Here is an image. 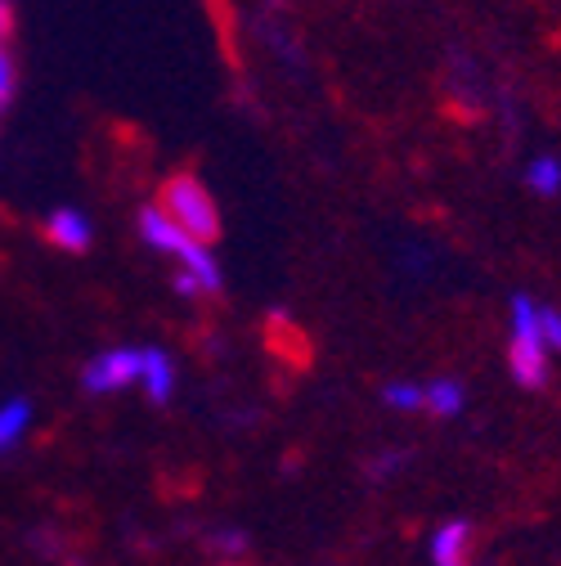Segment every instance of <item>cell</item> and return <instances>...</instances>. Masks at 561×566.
Returning <instances> with one entry per match:
<instances>
[{
	"mask_svg": "<svg viewBox=\"0 0 561 566\" xmlns=\"http://www.w3.org/2000/svg\"><path fill=\"white\" fill-rule=\"evenodd\" d=\"M139 239H145L158 256L176 261V293L180 297H212L225 289V270H221L216 252L198 239H189L158 202L139 207Z\"/></svg>",
	"mask_w": 561,
	"mask_h": 566,
	"instance_id": "6da1fadb",
	"label": "cell"
},
{
	"mask_svg": "<svg viewBox=\"0 0 561 566\" xmlns=\"http://www.w3.org/2000/svg\"><path fill=\"white\" fill-rule=\"evenodd\" d=\"M508 369H512V382H517V387H526V391L548 387V374H552V356H548L543 333H539V306H534L526 293H517V297H512Z\"/></svg>",
	"mask_w": 561,
	"mask_h": 566,
	"instance_id": "7a4b0ae2",
	"label": "cell"
},
{
	"mask_svg": "<svg viewBox=\"0 0 561 566\" xmlns=\"http://www.w3.org/2000/svg\"><path fill=\"white\" fill-rule=\"evenodd\" d=\"M158 207L167 211V217H171L189 239H198V243H207V248L221 239V207H216L212 189H207L198 176H171V180L162 185Z\"/></svg>",
	"mask_w": 561,
	"mask_h": 566,
	"instance_id": "3957f363",
	"label": "cell"
},
{
	"mask_svg": "<svg viewBox=\"0 0 561 566\" xmlns=\"http://www.w3.org/2000/svg\"><path fill=\"white\" fill-rule=\"evenodd\" d=\"M139 360H145V346H108V350H99V356L86 360L82 387L91 396H113L121 387H135L139 382Z\"/></svg>",
	"mask_w": 561,
	"mask_h": 566,
	"instance_id": "277c9868",
	"label": "cell"
},
{
	"mask_svg": "<svg viewBox=\"0 0 561 566\" xmlns=\"http://www.w3.org/2000/svg\"><path fill=\"white\" fill-rule=\"evenodd\" d=\"M45 239L59 252H86L95 243V226H91L86 211H77V207H54L45 217Z\"/></svg>",
	"mask_w": 561,
	"mask_h": 566,
	"instance_id": "5b68a950",
	"label": "cell"
},
{
	"mask_svg": "<svg viewBox=\"0 0 561 566\" xmlns=\"http://www.w3.org/2000/svg\"><path fill=\"white\" fill-rule=\"evenodd\" d=\"M139 387L154 405H167L176 391V360L158 346H145V360H139Z\"/></svg>",
	"mask_w": 561,
	"mask_h": 566,
	"instance_id": "8992f818",
	"label": "cell"
},
{
	"mask_svg": "<svg viewBox=\"0 0 561 566\" xmlns=\"http://www.w3.org/2000/svg\"><path fill=\"white\" fill-rule=\"evenodd\" d=\"M423 409L432 418H458L467 409V387L458 378H432L423 382Z\"/></svg>",
	"mask_w": 561,
	"mask_h": 566,
	"instance_id": "52a82bcc",
	"label": "cell"
},
{
	"mask_svg": "<svg viewBox=\"0 0 561 566\" xmlns=\"http://www.w3.org/2000/svg\"><path fill=\"white\" fill-rule=\"evenodd\" d=\"M467 544H472V526L467 522H445L432 535V566H472Z\"/></svg>",
	"mask_w": 561,
	"mask_h": 566,
	"instance_id": "ba28073f",
	"label": "cell"
},
{
	"mask_svg": "<svg viewBox=\"0 0 561 566\" xmlns=\"http://www.w3.org/2000/svg\"><path fill=\"white\" fill-rule=\"evenodd\" d=\"M28 428H32V405L23 396L0 405V454H14L28 437Z\"/></svg>",
	"mask_w": 561,
	"mask_h": 566,
	"instance_id": "9c48e42d",
	"label": "cell"
},
{
	"mask_svg": "<svg viewBox=\"0 0 561 566\" xmlns=\"http://www.w3.org/2000/svg\"><path fill=\"white\" fill-rule=\"evenodd\" d=\"M526 189L539 198H557L561 193V158H552V154L530 158L526 163Z\"/></svg>",
	"mask_w": 561,
	"mask_h": 566,
	"instance_id": "30bf717a",
	"label": "cell"
},
{
	"mask_svg": "<svg viewBox=\"0 0 561 566\" xmlns=\"http://www.w3.org/2000/svg\"><path fill=\"white\" fill-rule=\"evenodd\" d=\"M382 405L387 409H400V413H413L423 409V382H409V378H391L382 387Z\"/></svg>",
	"mask_w": 561,
	"mask_h": 566,
	"instance_id": "8fae6325",
	"label": "cell"
},
{
	"mask_svg": "<svg viewBox=\"0 0 561 566\" xmlns=\"http://www.w3.org/2000/svg\"><path fill=\"white\" fill-rule=\"evenodd\" d=\"M539 333H543L548 356H561V311L557 306H539Z\"/></svg>",
	"mask_w": 561,
	"mask_h": 566,
	"instance_id": "7c38bea8",
	"label": "cell"
},
{
	"mask_svg": "<svg viewBox=\"0 0 561 566\" xmlns=\"http://www.w3.org/2000/svg\"><path fill=\"white\" fill-rule=\"evenodd\" d=\"M14 86H19V77H14V59H10V50H0V113L14 104Z\"/></svg>",
	"mask_w": 561,
	"mask_h": 566,
	"instance_id": "4fadbf2b",
	"label": "cell"
},
{
	"mask_svg": "<svg viewBox=\"0 0 561 566\" xmlns=\"http://www.w3.org/2000/svg\"><path fill=\"white\" fill-rule=\"evenodd\" d=\"M212 539H216V548H225V553H239V548L247 544L243 531H212Z\"/></svg>",
	"mask_w": 561,
	"mask_h": 566,
	"instance_id": "5bb4252c",
	"label": "cell"
},
{
	"mask_svg": "<svg viewBox=\"0 0 561 566\" xmlns=\"http://www.w3.org/2000/svg\"><path fill=\"white\" fill-rule=\"evenodd\" d=\"M10 32H14V6H10V0H0V50H6Z\"/></svg>",
	"mask_w": 561,
	"mask_h": 566,
	"instance_id": "9a60e30c",
	"label": "cell"
},
{
	"mask_svg": "<svg viewBox=\"0 0 561 566\" xmlns=\"http://www.w3.org/2000/svg\"><path fill=\"white\" fill-rule=\"evenodd\" d=\"M404 463V454H387V459H378V476H391V468H400Z\"/></svg>",
	"mask_w": 561,
	"mask_h": 566,
	"instance_id": "2e32d148",
	"label": "cell"
}]
</instances>
